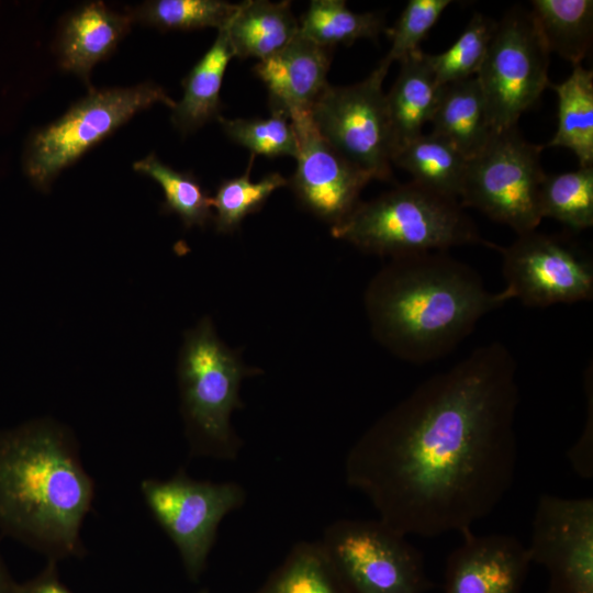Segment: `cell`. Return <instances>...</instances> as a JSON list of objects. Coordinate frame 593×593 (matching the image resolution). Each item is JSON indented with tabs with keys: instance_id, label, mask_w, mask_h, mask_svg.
<instances>
[{
	"instance_id": "cell-1",
	"label": "cell",
	"mask_w": 593,
	"mask_h": 593,
	"mask_svg": "<svg viewBox=\"0 0 593 593\" xmlns=\"http://www.w3.org/2000/svg\"><path fill=\"white\" fill-rule=\"evenodd\" d=\"M517 369L493 342L424 380L350 447L346 484L404 536L471 530L514 481Z\"/></svg>"
},
{
	"instance_id": "cell-2",
	"label": "cell",
	"mask_w": 593,
	"mask_h": 593,
	"mask_svg": "<svg viewBox=\"0 0 593 593\" xmlns=\"http://www.w3.org/2000/svg\"><path fill=\"white\" fill-rule=\"evenodd\" d=\"M363 303L374 339L395 357L424 365L450 354L506 301L468 264L426 251L391 258L368 283Z\"/></svg>"
},
{
	"instance_id": "cell-3",
	"label": "cell",
	"mask_w": 593,
	"mask_h": 593,
	"mask_svg": "<svg viewBox=\"0 0 593 593\" xmlns=\"http://www.w3.org/2000/svg\"><path fill=\"white\" fill-rule=\"evenodd\" d=\"M94 499L74 436L51 419L0 430V532L48 560L80 557Z\"/></svg>"
},
{
	"instance_id": "cell-4",
	"label": "cell",
	"mask_w": 593,
	"mask_h": 593,
	"mask_svg": "<svg viewBox=\"0 0 593 593\" xmlns=\"http://www.w3.org/2000/svg\"><path fill=\"white\" fill-rule=\"evenodd\" d=\"M331 234L366 254L390 258L462 245H494L480 236L458 200L414 181L359 202L344 221L331 227Z\"/></svg>"
},
{
	"instance_id": "cell-5",
	"label": "cell",
	"mask_w": 593,
	"mask_h": 593,
	"mask_svg": "<svg viewBox=\"0 0 593 593\" xmlns=\"http://www.w3.org/2000/svg\"><path fill=\"white\" fill-rule=\"evenodd\" d=\"M254 369L217 335L204 317L189 329L178 361L181 414L190 456L233 461L242 439L232 414L243 406L240 387Z\"/></svg>"
},
{
	"instance_id": "cell-6",
	"label": "cell",
	"mask_w": 593,
	"mask_h": 593,
	"mask_svg": "<svg viewBox=\"0 0 593 593\" xmlns=\"http://www.w3.org/2000/svg\"><path fill=\"white\" fill-rule=\"evenodd\" d=\"M156 103L171 109L176 105L164 88L154 82L92 90L33 134L24 155L25 174L38 189L46 190L64 168L137 112Z\"/></svg>"
},
{
	"instance_id": "cell-7",
	"label": "cell",
	"mask_w": 593,
	"mask_h": 593,
	"mask_svg": "<svg viewBox=\"0 0 593 593\" xmlns=\"http://www.w3.org/2000/svg\"><path fill=\"white\" fill-rule=\"evenodd\" d=\"M542 145L525 141L517 127L492 132L485 146L468 159L459 197L517 235L535 231L542 220L539 191L546 176Z\"/></svg>"
},
{
	"instance_id": "cell-8",
	"label": "cell",
	"mask_w": 593,
	"mask_h": 593,
	"mask_svg": "<svg viewBox=\"0 0 593 593\" xmlns=\"http://www.w3.org/2000/svg\"><path fill=\"white\" fill-rule=\"evenodd\" d=\"M351 593H425L423 553L379 518H339L320 540Z\"/></svg>"
},
{
	"instance_id": "cell-9",
	"label": "cell",
	"mask_w": 593,
	"mask_h": 593,
	"mask_svg": "<svg viewBox=\"0 0 593 593\" xmlns=\"http://www.w3.org/2000/svg\"><path fill=\"white\" fill-rule=\"evenodd\" d=\"M549 55L529 11L513 8L496 23L475 75L492 132L516 127L549 87Z\"/></svg>"
},
{
	"instance_id": "cell-10",
	"label": "cell",
	"mask_w": 593,
	"mask_h": 593,
	"mask_svg": "<svg viewBox=\"0 0 593 593\" xmlns=\"http://www.w3.org/2000/svg\"><path fill=\"white\" fill-rule=\"evenodd\" d=\"M152 516L176 547L191 580L205 569L221 522L246 501L236 482L195 480L180 470L168 479L148 478L139 485Z\"/></svg>"
},
{
	"instance_id": "cell-11",
	"label": "cell",
	"mask_w": 593,
	"mask_h": 593,
	"mask_svg": "<svg viewBox=\"0 0 593 593\" xmlns=\"http://www.w3.org/2000/svg\"><path fill=\"white\" fill-rule=\"evenodd\" d=\"M389 67L378 64L362 81L331 86L309 110L320 135L372 179L389 180L394 152L382 82Z\"/></svg>"
},
{
	"instance_id": "cell-12",
	"label": "cell",
	"mask_w": 593,
	"mask_h": 593,
	"mask_svg": "<svg viewBox=\"0 0 593 593\" xmlns=\"http://www.w3.org/2000/svg\"><path fill=\"white\" fill-rule=\"evenodd\" d=\"M502 257L507 302L528 307L589 301L593 298V261L570 236L530 231L507 247L493 245Z\"/></svg>"
},
{
	"instance_id": "cell-13",
	"label": "cell",
	"mask_w": 593,
	"mask_h": 593,
	"mask_svg": "<svg viewBox=\"0 0 593 593\" xmlns=\"http://www.w3.org/2000/svg\"><path fill=\"white\" fill-rule=\"evenodd\" d=\"M527 550L548 572L545 593H593V499L540 495Z\"/></svg>"
},
{
	"instance_id": "cell-14",
	"label": "cell",
	"mask_w": 593,
	"mask_h": 593,
	"mask_svg": "<svg viewBox=\"0 0 593 593\" xmlns=\"http://www.w3.org/2000/svg\"><path fill=\"white\" fill-rule=\"evenodd\" d=\"M298 138L296 169L288 180L302 206L335 226L360 202L372 178L335 150L317 132L309 111L290 114Z\"/></svg>"
},
{
	"instance_id": "cell-15",
	"label": "cell",
	"mask_w": 593,
	"mask_h": 593,
	"mask_svg": "<svg viewBox=\"0 0 593 593\" xmlns=\"http://www.w3.org/2000/svg\"><path fill=\"white\" fill-rule=\"evenodd\" d=\"M447 558L444 593H522L530 558L518 538L469 530Z\"/></svg>"
},
{
	"instance_id": "cell-16",
	"label": "cell",
	"mask_w": 593,
	"mask_h": 593,
	"mask_svg": "<svg viewBox=\"0 0 593 593\" xmlns=\"http://www.w3.org/2000/svg\"><path fill=\"white\" fill-rule=\"evenodd\" d=\"M331 48L299 34L276 54L259 60L255 75L265 83L271 111H309L329 85Z\"/></svg>"
},
{
	"instance_id": "cell-17",
	"label": "cell",
	"mask_w": 593,
	"mask_h": 593,
	"mask_svg": "<svg viewBox=\"0 0 593 593\" xmlns=\"http://www.w3.org/2000/svg\"><path fill=\"white\" fill-rule=\"evenodd\" d=\"M133 22L131 13L113 11L101 1L81 5L66 18L60 29L57 44L60 67L89 86L93 66L115 49Z\"/></svg>"
},
{
	"instance_id": "cell-18",
	"label": "cell",
	"mask_w": 593,
	"mask_h": 593,
	"mask_svg": "<svg viewBox=\"0 0 593 593\" xmlns=\"http://www.w3.org/2000/svg\"><path fill=\"white\" fill-rule=\"evenodd\" d=\"M429 122L433 134L449 142L468 159L477 155L492 134L477 77L440 86Z\"/></svg>"
},
{
	"instance_id": "cell-19",
	"label": "cell",
	"mask_w": 593,
	"mask_h": 593,
	"mask_svg": "<svg viewBox=\"0 0 593 593\" xmlns=\"http://www.w3.org/2000/svg\"><path fill=\"white\" fill-rule=\"evenodd\" d=\"M400 64L399 76L385 93L394 152L423 134L424 125L434 113L439 90L424 52L419 49Z\"/></svg>"
},
{
	"instance_id": "cell-20",
	"label": "cell",
	"mask_w": 593,
	"mask_h": 593,
	"mask_svg": "<svg viewBox=\"0 0 593 593\" xmlns=\"http://www.w3.org/2000/svg\"><path fill=\"white\" fill-rule=\"evenodd\" d=\"M233 57L226 26L219 30L212 46L182 81L183 94L171 114L174 126L181 133L193 132L220 116L222 81Z\"/></svg>"
},
{
	"instance_id": "cell-21",
	"label": "cell",
	"mask_w": 593,
	"mask_h": 593,
	"mask_svg": "<svg viewBox=\"0 0 593 593\" xmlns=\"http://www.w3.org/2000/svg\"><path fill=\"white\" fill-rule=\"evenodd\" d=\"M234 57L262 60L288 45L299 32L290 1L248 0L227 25Z\"/></svg>"
},
{
	"instance_id": "cell-22",
	"label": "cell",
	"mask_w": 593,
	"mask_h": 593,
	"mask_svg": "<svg viewBox=\"0 0 593 593\" xmlns=\"http://www.w3.org/2000/svg\"><path fill=\"white\" fill-rule=\"evenodd\" d=\"M549 87L558 97V125L550 147L571 150L579 166H593V71L582 64L570 76Z\"/></svg>"
},
{
	"instance_id": "cell-23",
	"label": "cell",
	"mask_w": 593,
	"mask_h": 593,
	"mask_svg": "<svg viewBox=\"0 0 593 593\" xmlns=\"http://www.w3.org/2000/svg\"><path fill=\"white\" fill-rule=\"evenodd\" d=\"M392 163L407 171L412 181L459 201L468 158L446 139L422 134L398 148Z\"/></svg>"
},
{
	"instance_id": "cell-24",
	"label": "cell",
	"mask_w": 593,
	"mask_h": 593,
	"mask_svg": "<svg viewBox=\"0 0 593 593\" xmlns=\"http://www.w3.org/2000/svg\"><path fill=\"white\" fill-rule=\"evenodd\" d=\"M530 15L549 53L573 66L586 57L593 40L592 0H533Z\"/></svg>"
},
{
	"instance_id": "cell-25",
	"label": "cell",
	"mask_w": 593,
	"mask_h": 593,
	"mask_svg": "<svg viewBox=\"0 0 593 593\" xmlns=\"http://www.w3.org/2000/svg\"><path fill=\"white\" fill-rule=\"evenodd\" d=\"M385 31L379 12H354L343 0H312L299 22L298 34L320 46L350 45L361 38H377Z\"/></svg>"
},
{
	"instance_id": "cell-26",
	"label": "cell",
	"mask_w": 593,
	"mask_h": 593,
	"mask_svg": "<svg viewBox=\"0 0 593 593\" xmlns=\"http://www.w3.org/2000/svg\"><path fill=\"white\" fill-rule=\"evenodd\" d=\"M257 593H351L318 541L295 544Z\"/></svg>"
},
{
	"instance_id": "cell-27",
	"label": "cell",
	"mask_w": 593,
	"mask_h": 593,
	"mask_svg": "<svg viewBox=\"0 0 593 593\" xmlns=\"http://www.w3.org/2000/svg\"><path fill=\"white\" fill-rule=\"evenodd\" d=\"M542 219H553L572 231L593 226V166L546 175L539 191Z\"/></svg>"
},
{
	"instance_id": "cell-28",
	"label": "cell",
	"mask_w": 593,
	"mask_h": 593,
	"mask_svg": "<svg viewBox=\"0 0 593 593\" xmlns=\"http://www.w3.org/2000/svg\"><path fill=\"white\" fill-rule=\"evenodd\" d=\"M239 3L222 0H152L131 11L134 21L160 30L190 31L226 27Z\"/></svg>"
},
{
	"instance_id": "cell-29",
	"label": "cell",
	"mask_w": 593,
	"mask_h": 593,
	"mask_svg": "<svg viewBox=\"0 0 593 593\" xmlns=\"http://www.w3.org/2000/svg\"><path fill=\"white\" fill-rule=\"evenodd\" d=\"M254 155L246 171L234 178L224 179L211 197L215 228L219 233L228 234L236 231L243 220L258 212L270 195L288 184V179L278 172H271L258 181L250 179Z\"/></svg>"
},
{
	"instance_id": "cell-30",
	"label": "cell",
	"mask_w": 593,
	"mask_h": 593,
	"mask_svg": "<svg viewBox=\"0 0 593 593\" xmlns=\"http://www.w3.org/2000/svg\"><path fill=\"white\" fill-rule=\"evenodd\" d=\"M133 169L160 184L165 194L164 209L176 213L186 227H202L213 219L211 197L191 172L175 170L155 154L135 161Z\"/></svg>"
},
{
	"instance_id": "cell-31",
	"label": "cell",
	"mask_w": 593,
	"mask_h": 593,
	"mask_svg": "<svg viewBox=\"0 0 593 593\" xmlns=\"http://www.w3.org/2000/svg\"><path fill=\"white\" fill-rule=\"evenodd\" d=\"M496 23L474 13L456 42L445 52L425 58L438 87L474 77L485 57Z\"/></svg>"
},
{
	"instance_id": "cell-32",
	"label": "cell",
	"mask_w": 593,
	"mask_h": 593,
	"mask_svg": "<svg viewBox=\"0 0 593 593\" xmlns=\"http://www.w3.org/2000/svg\"><path fill=\"white\" fill-rule=\"evenodd\" d=\"M217 121L230 139L249 149L254 156L295 158L298 154L293 124L282 111H271L266 119H225L220 115Z\"/></svg>"
},
{
	"instance_id": "cell-33",
	"label": "cell",
	"mask_w": 593,
	"mask_h": 593,
	"mask_svg": "<svg viewBox=\"0 0 593 593\" xmlns=\"http://www.w3.org/2000/svg\"><path fill=\"white\" fill-rule=\"evenodd\" d=\"M451 2L450 0H410L394 26L388 30L392 45L381 63L390 67L393 61H401L419 51V44Z\"/></svg>"
},
{
	"instance_id": "cell-34",
	"label": "cell",
	"mask_w": 593,
	"mask_h": 593,
	"mask_svg": "<svg viewBox=\"0 0 593 593\" xmlns=\"http://www.w3.org/2000/svg\"><path fill=\"white\" fill-rule=\"evenodd\" d=\"M585 395V422L578 440L569 448L567 458L574 472L582 479L593 477V367H585L583 373Z\"/></svg>"
},
{
	"instance_id": "cell-35",
	"label": "cell",
	"mask_w": 593,
	"mask_h": 593,
	"mask_svg": "<svg viewBox=\"0 0 593 593\" xmlns=\"http://www.w3.org/2000/svg\"><path fill=\"white\" fill-rule=\"evenodd\" d=\"M14 593H72L60 580L57 561L48 560L45 568L32 579L16 583Z\"/></svg>"
},
{
	"instance_id": "cell-36",
	"label": "cell",
	"mask_w": 593,
	"mask_h": 593,
	"mask_svg": "<svg viewBox=\"0 0 593 593\" xmlns=\"http://www.w3.org/2000/svg\"><path fill=\"white\" fill-rule=\"evenodd\" d=\"M16 583L7 569L0 555V593H14Z\"/></svg>"
},
{
	"instance_id": "cell-37",
	"label": "cell",
	"mask_w": 593,
	"mask_h": 593,
	"mask_svg": "<svg viewBox=\"0 0 593 593\" xmlns=\"http://www.w3.org/2000/svg\"><path fill=\"white\" fill-rule=\"evenodd\" d=\"M199 593H208V592H206V591H201V592H199Z\"/></svg>"
}]
</instances>
